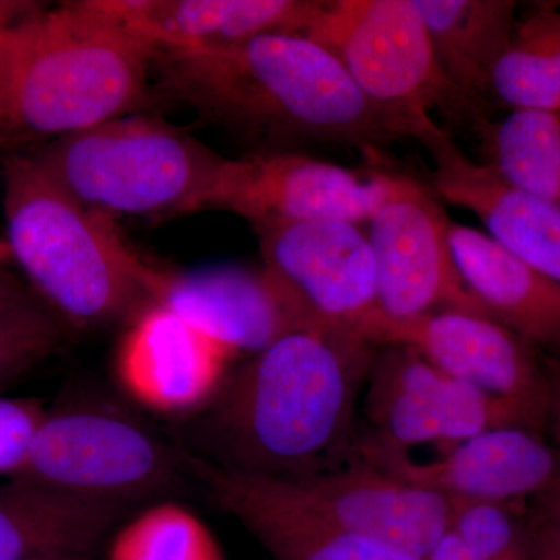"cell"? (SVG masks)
I'll return each instance as SVG.
<instances>
[{"mask_svg": "<svg viewBox=\"0 0 560 560\" xmlns=\"http://www.w3.org/2000/svg\"><path fill=\"white\" fill-rule=\"evenodd\" d=\"M234 359L176 313L154 304L125 326L116 374L125 393L143 407L186 415L215 400Z\"/></svg>", "mask_w": 560, "mask_h": 560, "instance_id": "obj_16", "label": "cell"}, {"mask_svg": "<svg viewBox=\"0 0 560 560\" xmlns=\"http://www.w3.org/2000/svg\"><path fill=\"white\" fill-rule=\"evenodd\" d=\"M357 331L374 346L416 350L438 370L514 408L545 433L544 352L499 320L463 311L412 318H390L377 311Z\"/></svg>", "mask_w": 560, "mask_h": 560, "instance_id": "obj_8", "label": "cell"}, {"mask_svg": "<svg viewBox=\"0 0 560 560\" xmlns=\"http://www.w3.org/2000/svg\"><path fill=\"white\" fill-rule=\"evenodd\" d=\"M46 411L39 400L0 396V475L22 469Z\"/></svg>", "mask_w": 560, "mask_h": 560, "instance_id": "obj_28", "label": "cell"}, {"mask_svg": "<svg viewBox=\"0 0 560 560\" xmlns=\"http://www.w3.org/2000/svg\"><path fill=\"white\" fill-rule=\"evenodd\" d=\"M154 302L189 323L232 355L259 353L294 330L323 327L268 268H158Z\"/></svg>", "mask_w": 560, "mask_h": 560, "instance_id": "obj_15", "label": "cell"}, {"mask_svg": "<svg viewBox=\"0 0 560 560\" xmlns=\"http://www.w3.org/2000/svg\"><path fill=\"white\" fill-rule=\"evenodd\" d=\"M0 175L11 260L72 330L128 326L156 304L158 267L113 219L75 200L32 153H7Z\"/></svg>", "mask_w": 560, "mask_h": 560, "instance_id": "obj_3", "label": "cell"}, {"mask_svg": "<svg viewBox=\"0 0 560 560\" xmlns=\"http://www.w3.org/2000/svg\"><path fill=\"white\" fill-rule=\"evenodd\" d=\"M534 560H560V478L528 501Z\"/></svg>", "mask_w": 560, "mask_h": 560, "instance_id": "obj_29", "label": "cell"}, {"mask_svg": "<svg viewBox=\"0 0 560 560\" xmlns=\"http://www.w3.org/2000/svg\"><path fill=\"white\" fill-rule=\"evenodd\" d=\"M490 98L508 109L560 113V3L536 2L517 13L493 68Z\"/></svg>", "mask_w": 560, "mask_h": 560, "instance_id": "obj_23", "label": "cell"}, {"mask_svg": "<svg viewBox=\"0 0 560 560\" xmlns=\"http://www.w3.org/2000/svg\"><path fill=\"white\" fill-rule=\"evenodd\" d=\"M72 327L0 261V393L60 352Z\"/></svg>", "mask_w": 560, "mask_h": 560, "instance_id": "obj_25", "label": "cell"}, {"mask_svg": "<svg viewBox=\"0 0 560 560\" xmlns=\"http://www.w3.org/2000/svg\"><path fill=\"white\" fill-rule=\"evenodd\" d=\"M363 394L368 434L401 451L452 444L500 427L536 430L514 408L455 381L405 346L375 348Z\"/></svg>", "mask_w": 560, "mask_h": 560, "instance_id": "obj_12", "label": "cell"}, {"mask_svg": "<svg viewBox=\"0 0 560 560\" xmlns=\"http://www.w3.org/2000/svg\"><path fill=\"white\" fill-rule=\"evenodd\" d=\"M545 382H547V411H545V434L560 458V355L544 352Z\"/></svg>", "mask_w": 560, "mask_h": 560, "instance_id": "obj_30", "label": "cell"}, {"mask_svg": "<svg viewBox=\"0 0 560 560\" xmlns=\"http://www.w3.org/2000/svg\"><path fill=\"white\" fill-rule=\"evenodd\" d=\"M441 72L485 121L490 79L517 20L514 0H412Z\"/></svg>", "mask_w": 560, "mask_h": 560, "instance_id": "obj_22", "label": "cell"}, {"mask_svg": "<svg viewBox=\"0 0 560 560\" xmlns=\"http://www.w3.org/2000/svg\"><path fill=\"white\" fill-rule=\"evenodd\" d=\"M145 49L94 0L27 10L13 21L5 131L62 138L151 101Z\"/></svg>", "mask_w": 560, "mask_h": 560, "instance_id": "obj_4", "label": "cell"}, {"mask_svg": "<svg viewBox=\"0 0 560 560\" xmlns=\"http://www.w3.org/2000/svg\"><path fill=\"white\" fill-rule=\"evenodd\" d=\"M423 560H482L456 536L453 530L447 529L442 534L441 539L433 545V548Z\"/></svg>", "mask_w": 560, "mask_h": 560, "instance_id": "obj_32", "label": "cell"}, {"mask_svg": "<svg viewBox=\"0 0 560 560\" xmlns=\"http://www.w3.org/2000/svg\"><path fill=\"white\" fill-rule=\"evenodd\" d=\"M186 471L184 448L145 423L110 408L75 405L46 411L24 466L11 478L130 508L172 489Z\"/></svg>", "mask_w": 560, "mask_h": 560, "instance_id": "obj_7", "label": "cell"}, {"mask_svg": "<svg viewBox=\"0 0 560 560\" xmlns=\"http://www.w3.org/2000/svg\"><path fill=\"white\" fill-rule=\"evenodd\" d=\"M32 154L75 200L113 220L200 212L226 160L189 132L140 110L54 139Z\"/></svg>", "mask_w": 560, "mask_h": 560, "instance_id": "obj_5", "label": "cell"}, {"mask_svg": "<svg viewBox=\"0 0 560 560\" xmlns=\"http://www.w3.org/2000/svg\"><path fill=\"white\" fill-rule=\"evenodd\" d=\"M451 249L464 285L490 318L541 352L560 350V287L488 232L452 221Z\"/></svg>", "mask_w": 560, "mask_h": 560, "instance_id": "obj_20", "label": "cell"}, {"mask_svg": "<svg viewBox=\"0 0 560 560\" xmlns=\"http://www.w3.org/2000/svg\"><path fill=\"white\" fill-rule=\"evenodd\" d=\"M186 466L275 560H423L385 541L324 525L272 495L253 475L223 469L189 451Z\"/></svg>", "mask_w": 560, "mask_h": 560, "instance_id": "obj_19", "label": "cell"}, {"mask_svg": "<svg viewBox=\"0 0 560 560\" xmlns=\"http://www.w3.org/2000/svg\"><path fill=\"white\" fill-rule=\"evenodd\" d=\"M438 447L436 458L420 460L364 433L350 442L349 456L451 501L528 503L560 478L547 434L526 427L486 430Z\"/></svg>", "mask_w": 560, "mask_h": 560, "instance_id": "obj_11", "label": "cell"}, {"mask_svg": "<svg viewBox=\"0 0 560 560\" xmlns=\"http://www.w3.org/2000/svg\"><path fill=\"white\" fill-rule=\"evenodd\" d=\"M475 130L488 156L485 164L504 183L560 206V113L510 109L503 119L481 121Z\"/></svg>", "mask_w": 560, "mask_h": 560, "instance_id": "obj_24", "label": "cell"}, {"mask_svg": "<svg viewBox=\"0 0 560 560\" xmlns=\"http://www.w3.org/2000/svg\"><path fill=\"white\" fill-rule=\"evenodd\" d=\"M151 98L178 103L246 138L334 143L377 160L394 140L341 62L301 33L151 60Z\"/></svg>", "mask_w": 560, "mask_h": 560, "instance_id": "obj_2", "label": "cell"}, {"mask_svg": "<svg viewBox=\"0 0 560 560\" xmlns=\"http://www.w3.org/2000/svg\"><path fill=\"white\" fill-rule=\"evenodd\" d=\"M390 173L364 175L291 151L226 158L201 210H223L260 232L302 221L368 223L389 189Z\"/></svg>", "mask_w": 560, "mask_h": 560, "instance_id": "obj_9", "label": "cell"}, {"mask_svg": "<svg viewBox=\"0 0 560 560\" xmlns=\"http://www.w3.org/2000/svg\"><path fill=\"white\" fill-rule=\"evenodd\" d=\"M256 478L272 495L324 525L420 558L451 525V500L397 480L355 456L304 477Z\"/></svg>", "mask_w": 560, "mask_h": 560, "instance_id": "obj_13", "label": "cell"}, {"mask_svg": "<svg viewBox=\"0 0 560 560\" xmlns=\"http://www.w3.org/2000/svg\"><path fill=\"white\" fill-rule=\"evenodd\" d=\"M416 140L433 160L438 197L477 215L490 237L560 287V206L504 183L436 121Z\"/></svg>", "mask_w": 560, "mask_h": 560, "instance_id": "obj_18", "label": "cell"}, {"mask_svg": "<svg viewBox=\"0 0 560 560\" xmlns=\"http://www.w3.org/2000/svg\"><path fill=\"white\" fill-rule=\"evenodd\" d=\"M0 261H11V253L5 238H0Z\"/></svg>", "mask_w": 560, "mask_h": 560, "instance_id": "obj_33", "label": "cell"}, {"mask_svg": "<svg viewBox=\"0 0 560 560\" xmlns=\"http://www.w3.org/2000/svg\"><path fill=\"white\" fill-rule=\"evenodd\" d=\"M304 35L341 62L394 138H418L436 109L481 124L441 72L412 0H326Z\"/></svg>", "mask_w": 560, "mask_h": 560, "instance_id": "obj_6", "label": "cell"}, {"mask_svg": "<svg viewBox=\"0 0 560 560\" xmlns=\"http://www.w3.org/2000/svg\"><path fill=\"white\" fill-rule=\"evenodd\" d=\"M127 510L10 478L0 485V560H90Z\"/></svg>", "mask_w": 560, "mask_h": 560, "instance_id": "obj_21", "label": "cell"}, {"mask_svg": "<svg viewBox=\"0 0 560 560\" xmlns=\"http://www.w3.org/2000/svg\"><path fill=\"white\" fill-rule=\"evenodd\" d=\"M9 7H0V130L9 119L11 61H13V21L16 14Z\"/></svg>", "mask_w": 560, "mask_h": 560, "instance_id": "obj_31", "label": "cell"}, {"mask_svg": "<svg viewBox=\"0 0 560 560\" xmlns=\"http://www.w3.org/2000/svg\"><path fill=\"white\" fill-rule=\"evenodd\" d=\"M363 228L324 219L257 232L264 267L319 326L357 330L378 311L377 267Z\"/></svg>", "mask_w": 560, "mask_h": 560, "instance_id": "obj_14", "label": "cell"}, {"mask_svg": "<svg viewBox=\"0 0 560 560\" xmlns=\"http://www.w3.org/2000/svg\"><path fill=\"white\" fill-rule=\"evenodd\" d=\"M109 560H224L205 523L176 503L154 504L128 522L110 545Z\"/></svg>", "mask_w": 560, "mask_h": 560, "instance_id": "obj_26", "label": "cell"}, {"mask_svg": "<svg viewBox=\"0 0 560 560\" xmlns=\"http://www.w3.org/2000/svg\"><path fill=\"white\" fill-rule=\"evenodd\" d=\"M145 49L162 55L221 49L270 33L304 35L323 0H94Z\"/></svg>", "mask_w": 560, "mask_h": 560, "instance_id": "obj_17", "label": "cell"}, {"mask_svg": "<svg viewBox=\"0 0 560 560\" xmlns=\"http://www.w3.org/2000/svg\"><path fill=\"white\" fill-rule=\"evenodd\" d=\"M451 224L436 191L390 173L385 198L364 224L377 267L378 312L390 318L440 311L489 316L460 279Z\"/></svg>", "mask_w": 560, "mask_h": 560, "instance_id": "obj_10", "label": "cell"}, {"mask_svg": "<svg viewBox=\"0 0 560 560\" xmlns=\"http://www.w3.org/2000/svg\"><path fill=\"white\" fill-rule=\"evenodd\" d=\"M375 348L357 330L323 326L291 331L254 353L209 405L200 431L205 459L265 478L338 466L349 455Z\"/></svg>", "mask_w": 560, "mask_h": 560, "instance_id": "obj_1", "label": "cell"}, {"mask_svg": "<svg viewBox=\"0 0 560 560\" xmlns=\"http://www.w3.org/2000/svg\"><path fill=\"white\" fill-rule=\"evenodd\" d=\"M448 529L482 560H534L528 503L452 501Z\"/></svg>", "mask_w": 560, "mask_h": 560, "instance_id": "obj_27", "label": "cell"}]
</instances>
